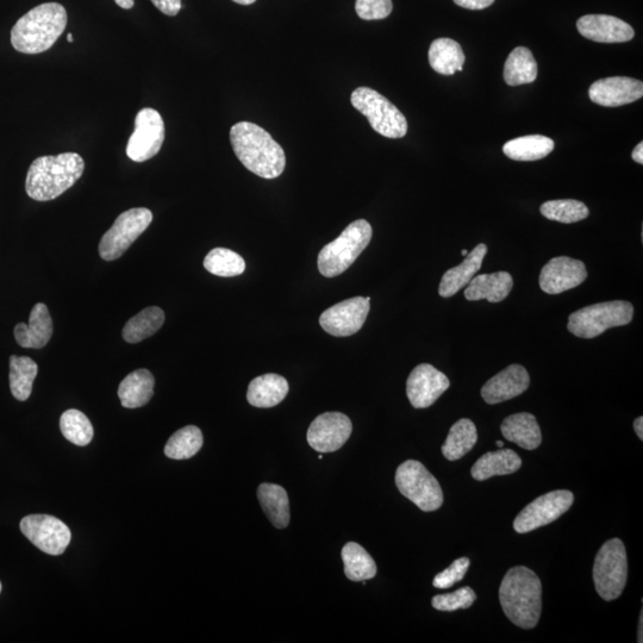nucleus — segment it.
I'll list each match as a JSON object with an SVG mask.
<instances>
[{
  "mask_svg": "<svg viewBox=\"0 0 643 643\" xmlns=\"http://www.w3.org/2000/svg\"><path fill=\"white\" fill-rule=\"evenodd\" d=\"M530 385L529 373L521 365H510L483 386L482 397L490 405L521 396Z\"/></svg>",
  "mask_w": 643,
  "mask_h": 643,
  "instance_id": "19",
  "label": "nucleus"
},
{
  "mask_svg": "<svg viewBox=\"0 0 643 643\" xmlns=\"http://www.w3.org/2000/svg\"><path fill=\"white\" fill-rule=\"evenodd\" d=\"M67 22V11L61 4L45 3L36 6L12 28L11 45L17 52L24 54L47 52L64 33Z\"/></svg>",
  "mask_w": 643,
  "mask_h": 643,
  "instance_id": "4",
  "label": "nucleus"
},
{
  "mask_svg": "<svg viewBox=\"0 0 643 643\" xmlns=\"http://www.w3.org/2000/svg\"><path fill=\"white\" fill-rule=\"evenodd\" d=\"M396 485L399 492L422 511L432 513L443 504L441 486L420 461L408 460L397 468Z\"/></svg>",
  "mask_w": 643,
  "mask_h": 643,
  "instance_id": "9",
  "label": "nucleus"
},
{
  "mask_svg": "<svg viewBox=\"0 0 643 643\" xmlns=\"http://www.w3.org/2000/svg\"><path fill=\"white\" fill-rule=\"evenodd\" d=\"M233 2L241 5H251L257 2V0H233Z\"/></svg>",
  "mask_w": 643,
  "mask_h": 643,
  "instance_id": "49",
  "label": "nucleus"
},
{
  "mask_svg": "<svg viewBox=\"0 0 643 643\" xmlns=\"http://www.w3.org/2000/svg\"><path fill=\"white\" fill-rule=\"evenodd\" d=\"M353 432L349 417L341 412H326L316 417L308 430V442L312 449L320 453L339 451Z\"/></svg>",
  "mask_w": 643,
  "mask_h": 643,
  "instance_id": "15",
  "label": "nucleus"
},
{
  "mask_svg": "<svg viewBox=\"0 0 643 643\" xmlns=\"http://www.w3.org/2000/svg\"><path fill=\"white\" fill-rule=\"evenodd\" d=\"M574 502L571 491L557 490L546 493L527 505L515 518L514 529L518 534H527L547 526L570 510Z\"/></svg>",
  "mask_w": 643,
  "mask_h": 643,
  "instance_id": "11",
  "label": "nucleus"
},
{
  "mask_svg": "<svg viewBox=\"0 0 643 643\" xmlns=\"http://www.w3.org/2000/svg\"><path fill=\"white\" fill-rule=\"evenodd\" d=\"M164 323V310L158 307L147 308L130 318L123 328V339L128 343H139L158 333Z\"/></svg>",
  "mask_w": 643,
  "mask_h": 643,
  "instance_id": "33",
  "label": "nucleus"
},
{
  "mask_svg": "<svg viewBox=\"0 0 643 643\" xmlns=\"http://www.w3.org/2000/svg\"><path fill=\"white\" fill-rule=\"evenodd\" d=\"M642 614H643V613H642V611H641V615H640V627H639L640 629H639V634H638V638H639V639H638V641H639L640 643H642V642H643V640H642V633H643V616H642Z\"/></svg>",
  "mask_w": 643,
  "mask_h": 643,
  "instance_id": "48",
  "label": "nucleus"
},
{
  "mask_svg": "<svg viewBox=\"0 0 643 643\" xmlns=\"http://www.w3.org/2000/svg\"><path fill=\"white\" fill-rule=\"evenodd\" d=\"M522 459L513 449H499L483 455L473 465L471 474L473 479L484 482L496 476H508L520 470Z\"/></svg>",
  "mask_w": 643,
  "mask_h": 643,
  "instance_id": "27",
  "label": "nucleus"
},
{
  "mask_svg": "<svg viewBox=\"0 0 643 643\" xmlns=\"http://www.w3.org/2000/svg\"><path fill=\"white\" fill-rule=\"evenodd\" d=\"M202 430L195 426H187L174 433L165 446L167 458L186 460L195 457L203 447Z\"/></svg>",
  "mask_w": 643,
  "mask_h": 643,
  "instance_id": "36",
  "label": "nucleus"
},
{
  "mask_svg": "<svg viewBox=\"0 0 643 643\" xmlns=\"http://www.w3.org/2000/svg\"><path fill=\"white\" fill-rule=\"evenodd\" d=\"M428 58L433 70L443 76L463 71L466 61L463 48L452 39L435 40L429 48Z\"/></svg>",
  "mask_w": 643,
  "mask_h": 643,
  "instance_id": "29",
  "label": "nucleus"
},
{
  "mask_svg": "<svg viewBox=\"0 0 643 643\" xmlns=\"http://www.w3.org/2000/svg\"><path fill=\"white\" fill-rule=\"evenodd\" d=\"M392 9V0H357L355 3L358 16L365 21L384 20Z\"/></svg>",
  "mask_w": 643,
  "mask_h": 643,
  "instance_id": "41",
  "label": "nucleus"
},
{
  "mask_svg": "<svg viewBox=\"0 0 643 643\" xmlns=\"http://www.w3.org/2000/svg\"><path fill=\"white\" fill-rule=\"evenodd\" d=\"M451 382L446 374L429 364H421L410 373L407 382V395L415 409H426L438 401Z\"/></svg>",
  "mask_w": 643,
  "mask_h": 643,
  "instance_id": "16",
  "label": "nucleus"
},
{
  "mask_svg": "<svg viewBox=\"0 0 643 643\" xmlns=\"http://www.w3.org/2000/svg\"><path fill=\"white\" fill-rule=\"evenodd\" d=\"M454 3L468 10H484L495 3V0H454Z\"/></svg>",
  "mask_w": 643,
  "mask_h": 643,
  "instance_id": "44",
  "label": "nucleus"
},
{
  "mask_svg": "<svg viewBox=\"0 0 643 643\" xmlns=\"http://www.w3.org/2000/svg\"><path fill=\"white\" fill-rule=\"evenodd\" d=\"M632 158L635 162H638V164H643V142H640L639 145L634 148Z\"/></svg>",
  "mask_w": 643,
  "mask_h": 643,
  "instance_id": "45",
  "label": "nucleus"
},
{
  "mask_svg": "<svg viewBox=\"0 0 643 643\" xmlns=\"http://www.w3.org/2000/svg\"><path fill=\"white\" fill-rule=\"evenodd\" d=\"M0 592H2V583H0Z\"/></svg>",
  "mask_w": 643,
  "mask_h": 643,
  "instance_id": "53",
  "label": "nucleus"
},
{
  "mask_svg": "<svg viewBox=\"0 0 643 643\" xmlns=\"http://www.w3.org/2000/svg\"><path fill=\"white\" fill-rule=\"evenodd\" d=\"M230 142L248 171L264 179L282 176L286 166L284 149L265 129L251 122L236 123L230 130Z\"/></svg>",
  "mask_w": 643,
  "mask_h": 643,
  "instance_id": "1",
  "label": "nucleus"
},
{
  "mask_svg": "<svg viewBox=\"0 0 643 643\" xmlns=\"http://www.w3.org/2000/svg\"><path fill=\"white\" fill-rule=\"evenodd\" d=\"M501 430L505 439L527 451H534L541 445L542 434L539 423L535 416L528 412H520L505 418Z\"/></svg>",
  "mask_w": 643,
  "mask_h": 643,
  "instance_id": "25",
  "label": "nucleus"
},
{
  "mask_svg": "<svg viewBox=\"0 0 643 643\" xmlns=\"http://www.w3.org/2000/svg\"><path fill=\"white\" fill-rule=\"evenodd\" d=\"M258 499L262 510L274 527L284 529L289 526L291 513L287 492L276 484H261Z\"/></svg>",
  "mask_w": 643,
  "mask_h": 643,
  "instance_id": "28",
  "label": "nucleus"
},
{
  "mask_svg": "<svg viewBox=\"0 0 643 643\" xmlns=\"http://www.w3.org/2000/svg\"><path fill=\"white\" fill-rule=\"evenodd\" d=\"M497 446H498L499 448H503V446H504L503 441H497Z\"/></svg>",
  "mask_w": 643,
  "mask_h": 643,
  "instance_id": "51",
  "label": "nucleus"
},
{
  "mask_svg": "<svg viewBox=\"0 0 643 643\" xmlns=\"http://www.w3.org/2000/svg\"><path fill=\"white\" fill-rule=\"evenodd\" d=\"M62 435L73 445L84 447L93 439L92 423L83 412L71 409L62 414L60 418Z\"/></svg>",
  "mask_w": 643,
  "mask_h": 643,
  "instance_id": "39",
  "label": "nucleus"
},
{
  "mask_svg": "<svg viewBox=\"0 0 643 643\" xmlns=\"http://www.w3.org/2000/svg\"><path fill=\"white\" fill-rule=\"evenodd\" d=\"M514 279L508 272L480 274L474 277L465 290L467 301H486L499 303L504 301L513 290Z\"/></svg>",
  "mask_w": 643,
  "mask_h": 643,
  "instance_id": "23",
  "label": "nucleus"
},
{
  "mask_svg": "<svg viewBox=\"0 0 643 643\" xmlns=\"http://www.w3.org/2000/svg\"><path fill=\"white\" fill-rule=\"evenodd\" d=\"M371 297H354L322 312L321 327L336 337L357 334L364 326L371 309Z\"/></svg>",
  "mask_w": 643,
  "mask_h": 643,
  "instance_id": "14",
  "label": "nucleus"
},
{
  "mask_svg": "<svg viewBox=\"0 0 643 643\" xmlns=\"http://www.w3.org/2000/svg\"><path fill=\"white\" fill-rule=\"evenodd\" d=\"M499 602L515 626L522 629L538 626L542 611V584L538 574L524 566L510 568L499 588Z\"/></svg>",
  "mask_w": 643,
  "mask_h": 643,
  "instance_id": "2",
  "label": "nucleus"
},
{
  "mask_svg": "<svg viewBox=\"0 0 643 643\" xmlns=\"http://www.w3.org/2000/svg\"><path fill=\"white\" fill-rule=\"evenodd\" d=\"M372 235L371 224L365 220L349 224L342 234L328 243L318 255V271L326 278L340 276L370 245Z\"/></svg>",
  "mask_w": 643,
  "mask_h": 643,
  "instance_id": "5",
  "label": "nucleus"
},
{
  "mask_svg": "<svg viewBox=\"0 0 643 643\" xmlns=\"http://www.w3.org/2000/svg\"><path fill=\"white\" fill-rule=\"evenodd\" d=\"M554 146V141L547 136L529 135L505 143L503 152L511 160L536 161L551 154Z\"/></svg>",
  "mask_w": 643,
  "mask_h": 643,
  "instance_id": "30",
  "label": "nucleus"
},
{
  "mask_svg": "<svg viewBox=\"0 0 643 643\" xmlns=\"http://www.w3.org/2000/svg\"><path fill=\"white\" fill-rule=\"evenodd\" d=\"M39 366L28 357L10 358V390L17 401L26 402L33 392L34 380Z\"/></svg>",
  "mask_w": 643,
  "mask_h": 643,
  "instance_id": "35",
  "label": "nucleus"
},
{
  "mask_svg": "<svg viewBox=\"0 0 643 643\" xmlns=\"http://www.w3.org/2000/svg\"><path fill=\"white\" fill-rule=\"evenodd\" d=\"M486 253H488V247L484 243H480L471 253L466 255V259L459 266L451 268L443 274L439 287L440 296L443 298L453 297L463 287L470 284L482 268Z\"/></svg>",
  "mask_w": 643,
  "mask_h": 643,
  "instance_id": "22",
  "label": "nucleus"
},
{
  "mask_svg": "<svg viewBox=\"0 0 643 643\" xmlns=\"http://www.w3.org/2000/svg\"><path fill=\"white\" fill-rule=\"evenodd\" d=\"M155 379L145 368L130 373L118 387V397L123 408L145 407L154 395Z\"/></svg>",
  "mask_w": 643,
  "mask_h": 643,
  "instance_id": "26",
  "label": "nucleus"
},
{
  "mask_svg": "<svg viewBox=\"0 0 643 643\" xmlns=\"http://www.w3.org/2000/svg\"><path fill=\"white\" fill-rule=\"evenodd\" d=\"M634 429L636 435L639 436V439L643 440V417L636 418L634 421Z\"/></svg>",
  "mask_w": 643,
  "mask_h": 643,
  "instance_id": "46",
  "label": "nucleus"
},
{
  "mask_svg": "<svg viewBox=\"0 0 643 643\" xmlns=\"http://www.w3.org/2000/svg\"><path fill=\"white\" fill-rule=\"evenodd\" d=\"M477 595L471 588H461L446 595L435 596L432 601L433 608L439 611H457L459 609L471 608L476 602Z\"/></svg>",
  "mask_w": 643,
  "mask_h": 643,
  "instance_id": "40",
  "label": "nucleus"
},
{
  "mask_svg": "<svg viewBox=\"0 0 643 643\" xmlns=\"http://www.w3.org/2000/svg\"><path fill=\"white\" fill-rule=\"evenodd\" d=\"M589 97L598 105L617 108L639 101L643 97V84L627 77L601 79L591 85Z\"/></svg>",
  "mask_w": 643,
  "mask_h": 643,
  "instance_id": "18",
  "label": "nucleus"
},
{
  "mask_svg": "<svg viewBox=\"0 0 643 643\" xmlns=\"http://www.w3.org/2000/svg\"><path fill=\"white\" fill-rule=\"evenodd\" d=\"M470 559L460 558L455 560L451 567L441 572L434 578L433 585L436 589L446 590L452 588L453 585L460 583L464 579L470 567Z\"/></svg>",
  "mask_w": 643,
  "mask_h": 643,
  "instance_id": "42",
  "label": "nucleus"
},
{
  "mask_svg": "<svg viewBox=\"0 0 643 643\" xmlns=\"http://www.w3.org/2000/svg\"><path fill=\"white\" fill-rule=\"evenodd\" d=\"M352 105L367 117L371 127L387 139H402L408 133V121L389 99L370 87H359L352 93Z\"/></svg>",
  "mask_w": 643,
  "mask_h": 643,
  "instance_id": "8",
  "label": "nucleus"
},
{
  "mask_svg": "<svg viewBox=\"0 0 643 643\" xmlns=\"http://www.w3.org/2000/svg\"><path fill=\"white\" fill-rule=\"evenodd\" d=\"M152 221V211L146 208H135L123 212L99 243V254L102 259L105 261L120 259L146 232Z\"/></svg>",
  "mask_w": 643,
  "mask_h": 643,
  "instance_id": "10",
  "label": "nucleus"
},
{
  "mask_svg": "<svg viewBox=\"0 0 643 643\" xmlns=\"http://www.w3.org/2000/svg\"><path fill=\"white\" fill-rule=\"evenodd\" d=\"M156 9L167 16H177L181 10V0H151Z\"/></svg>",
  "mask_w": 643,
  "mask_h": 643,
  "instance_id": "43",
  "label": "nucleus"
},
{
  "mask_svg": "<svg viewBox=\"0 0 643 643\" xmlns=\"http://www.w3.org/2000/svg\"><path fill=\"white\" fill-rule=\"evenodd\" d=\"M577 28L586 39L599 43H623L635 36L628 23L608 15H586L579 18Z\"/></svg>",
  "mask_w": 643,
  "mask_h": 643,
  "instance_id": "20",
  "label": "nucleus"
},
{
  "mask_svg": "<svg viewBox=\"0 0 643 643\" xmlns=\"http://www.w3.org/2000/svg\"><path fill=\"white\" fill-rule=\"evenodd\" d=\"M67 41H68V42H73V41H74V37H73V35H72V34H68V35H67Z\"/></svg>",
  "mask_w": 643,
  "mask_h": 643,
  "instance_id": "50",
  "label": "nucleus"
},
{
  "mask_svg": "<svg viewBox=\"0 0 643 643\" xmlns=\"http://www.w3.org/2000/svg\"><path fill=\"white\" fill-rule=\"evenodd\" d=\"M346 577L352 582H364L376 577L377 565L370 553L359 543L348 542L342 549Z\"/></svg>",
  "mask_w": 643,
  "mask_h": 643,
  "instance_id": "34",
  "label": "nucleus"
},
{
  "mask_svg": "<svg viewBox=\"0 0 643 643\" xmlns=\"http://www.w3.org/2000/svg\"><path fill=\"white\" fill-rule=\"evenodd\" d=\"M588 278V271L583 261L568 257L553 258L543 266L540 274L541 290L548 295L574 289Z\"/></svg>",
  "mask_w": 643,
  "mask_h": 643,
  "instance_id": "17",
  "label": "nucleus"
},
{
  "mask_svg": "<svg viewBox=\"0 0 643 643\" xmlns=\"http://www.w3.org/2000/svg\"><path fill=\"white\" fill-rule=\"evenodd\" d=\"M540 211L548 220L565 224L583 221L590 215L588 206L576 199L549 201L541 205Z\"/></svg>",
  "mask_w": 643,
  "mask_h": 643,
  "instance_id": "38",
  "label": "nucleus"
},
{
  "mask_svg": "<svg viewBox=\"0 0 643 643\" xmlns=\"http://www.w3.org/2000/svg\"><path fill=\"white\" fill-rule=\"evenodd\" d=\"M205 270L217 277H237L246 270L241 255L227 248H215L204 259Z\"/></svg>",
  "mask_w": 643,
  "mask_h": 643,
  "instance_id": "37",
  "label": "nucleus"
},
{
  "mask_svg": "<svg viewBox=\"0 0 643 643\" xmlns=\"http://www.w3.org/2000/svg\"><path fill=\"white\" fill-rule=\"evenodd\" d=\"M289 390V383L284 377L274 373L264 374L249 384L247 401L255 408H273L284 401Z\"/></svg>",
  "mask_w": 643,
  "mask_h": 643,
  "instance_id": "24",
  "label": "nucleus"
},
{
  "mask_svg": "<svg viewBox=\"0 0 643 643\" xmlns=\"http://www.w3.org/2000/svg\"><path fill=\"white\" fill-rule=\"evenodd\" d=\"M84 159L77 153L41 156L29 167L26 191L37 202H48L70 190L83 176Z\"/></svg>",
  "mask_w": 643,
  "mask_h": 643,
  "instance_id": "3",
  "label": "nucleus"
},
{
  "mask_svg": "<svg viewBox=\"0 0 643 643\" xmlns=\"http://www.w3.org/2000/svg\"><path fill=\"white\" fill-rule=\"evenodd\" d=\"M461 254L465 255V257H466V255L468 254V252L466 251V249H463V251H461Z\"/></svg>",
  "mask_w": 643,
  "mask_h": 643,
  "instance_id": "52",
  "label": "nucleus"
},
{
  "mask_svg": "<svg viewBox=\"0 0 643 643\" xmlns=\"http://www.w3.org/2000/svg\"><path fill=\"white\" fill-rule=\"evenodd\" d=\"M165 141V123L158 111L142 109L136 116L135 130L131 134L127 155L135 162H145L161 151Z\"/></svg>",
  "mask_w": 643,
  "mask_h": 643,
  "instance_id": "12",
  "label": "nucleus"
},
{
  "mask_svg": "<svg viewBox=\"0 0 643 643\" xmlns=\"http://www.w3.org/2000/svg\"><path fill=\"white\" fill-rule=\"evenodd\" d=\"M478 441L476 424L468 418L458 421L449 430L446 442L442 446V454L449 461H457L464 458Z\"/></svg>",
  "mask_w": 643,
  "mask_h": 643,
  "instance_id": "32",
  "label": "nucleus"
},
{
  "mask_svg": "<svg viewBox=\"0 0 643 643\" xmlns=\"http://www.w3.org/2000/svg\"><path fill=\"white\" fill-rule=\"evenodd\" d=\"M634 307L629 302L613 301L590 305L568 317V330L582 339H595L610 328L632 322Z\"/></svg>",
  "mask_w": 643,
  "mask_h": 643,
  "instance_id": "6",
  "label": "nucleus"
},
{
  "mask_svg": "<svg viewBox=\"0 0 643 643\" xmlns=\"http://www.w3.org/2000/svg\"><path fill=\"white\" fill-rule=\"evenodd\" d=\"M53 330V320L47 305L39 303L30 312L29 324H17L15 337L18 345L23 348L40 349L51 341Z\"/></svg>",
  "mask_w": 643,
  "mask_h": 643,
  "instance_id": "21",
  "label": "nucleus"
},
{
  "mask_svg": "<svg viewBox=\"0 0 643 643\" xmlns=\"http://www.w3.org/2000/svg\"><path fill=\"white\" fill-rule=\"evenodd\" d=\"M21 532L26 538L49 555L64 554L72 539L70 528L49 515H29L21 521Z\"/></svg>",
  "mask_w": 643,
  "mask_h": 643,
  "instance_id": "13",
  "label": "nucleus"
},
{
  "mask_svg": "<svg viewBox=\"0 0 643 643\" xmlns=\"http://www.w3.org/2000/svg\"><path fill=\"white\" fill-rule=\"evenodd\" d=\"M538 78V64L526 47H517L504 65V80L509 86L534 83Z\"/></svg>",
  "mask_w": 643,
  "mask_h": 643,
  "instance_id": "31",
  "label": "nucleus"
},
{
  "mask_svg": "<svg viewBox=\"0 0 643 643\" xmlns=\"http://www.w3.org/2000/svg\"><path fill=\"white\" fill-rule=\"evenodd\" d=\"M628 559L626 547L620 539L609 540L599 549L593 565V582L599 597L615 601L626 588Z\"/></svg>",
  "mask_w": 643,
  "mask_h": 643,
  "instance_id": "7",
  "label": "nucleus"
},
{
  "mask_svg": "<svg viewBox=\"0 0 643 643\" xmlns=\"http://www.w3.org/2000/svg\"><path fill=\"white\" fill-rule=\"evenodd\" d=\"M115 3L122 9L130 10L134 8L135 0H115Z\"/></svg>",
  "mask_w": 643,
  "mask_h": 643,
  "instance_id": "47",
  "label": "nucleus"
}]
</instances>
